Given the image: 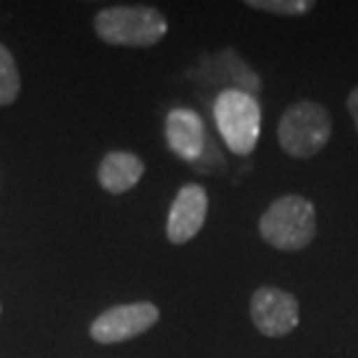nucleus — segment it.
I'll use <instances>...</instances> for the list:
<instances>
[{
  "label": "nucleus",
  "mask_w": 358,
  "mask_h": 358,
  "mask_svg": "<svg viewBox=\"0 0 358 358\" xmlns=\"http://www.w3.org/2000/svg\"><path fill=\"white\" fill-rule=\"evenodd\" d=\"M266 245L279 252H300L317 238V210L305 196H282L259 219Z\"/></svg>",
  "instance_id": "f257e3e1"
},
{
  "label": "nucleus",
  "mask_w": 358,
  "mask_h": 358,
  "mask_svg": "<svg viewBox=\"0 0 358 358\" xmlns=\"http://www.w3.org/2000/svg\"><path fill=\"white\" fill-rule=\"evenodd\" d=\"M93 26L100 40L119 47H152L168 33L166 17L145 5L105 7L96 14Z\"/></svg>",
  "instance_id": "f03ea898"
},
{
  "label": "nucleus",
  "mask_w": 358,
  "mask_h": 358,
  "mask_svg": "<svg viewBox=\"0 0 358 358\" xmlns=\"http://www.w3.org/2000/svg\"><path fill=\"white\" fill-rule=\"evenodd\" d=\"M333 135V119L321 103L300 100L284 110L277 124L282 152L291 159H312L328 145Z\"/></svg>",
  "instance_id": "7ed1b4c3"
},
{
  "label": "nucleus",
  "mask_w": 358,
  "mask_h": 358,
  "mask_svg": "<svg viewBox=\"0 0 358 358\" xmlns=\"http://www.w3.org/2000/svg\"><path fill=\"white\" fill-rule=\"evenodd\" d=\"M214 121L233 154L249 156L259 145L261 105L252 93L240 89L221 91L214 100Z\"/></svg>",
  "instance_id": "20e7f679"
},
{
  "label": "nucleus",
  "mask_w": 358,
  "mask_h": 358,
  "mask_svg": "<svg viewBox=\"0 0 358 358\" xmlns=\"http://www.w3.org/2000/svg\"><path fill=\"white\" fill-rule=\"evenodd\" d=\"M249 314L256 331L266 338H284L296 331L300 321V305L293 293L277 286H261L254 291Z\"/></svg>",
  "instance_id": "39448f33"
},
{
  "label": "nucleus",
  "mask_w": 358,
  "mask_h": 358,
  "mask_svg": "<svg viewBox=\"0 0 358 358\" xmlns=\"http://www.w3.org/2000/svg\"><path fill=\"white\" fill-rule=\"evenodd\" d=\"M159 307L152 303L117 305L103 312L91 324V338L100 345H119L147 333L159 321Z\"/></svg>",
  "instance_id": "423d86ee"
},
{
  "label": "nucleus",
  "mask_w": 358,
  "mask_h": 358,
  "mask_svg": "<svg viewBox=\"0 0 358 358\" xmlns=\"http://www.w3.org/2000/svg\"><path fill=\"white\" fill-rule=\"evenodd\" d=\"M207 207H210V200H207V191L203 186H182L168 214V240L173 245H186L189 240L196 238L207 219Z\"/></svg>",
  "instance_id": "0eeeda50"
},
{
  "label": "nucleus",
  "mask_w": 358,
  "mask_h": 358,
  "mask_svg": "<svg viewBox=\"0 0 358 358\" xmlns=\"http://www.w3.org/2000/svg\"><path fill=\"white\" fill-rule=\"evenodd\" d=\"M166 140L170 152L182 161L196 163L207 147L203 119L189 107H175L166 119Z\"/></svg>",
  "instance_id": "6e6552de"
},
{
  "label": "nucleus",
  "mask_w": 358,
  "mask_h": 358,
  "mask_svg": "<svg viewBox=\"0 0 358 358\" xmlns=\"http://www.w3.org/2000/svg\"><path fill=\"white\" fill-rule=\"evenodd\" d=\"M145 175V163L135 154L128 152H110L100 161L98 182L110 193H126Z\"/></svg>",
  "instance_id": "1a4fd4ad"
},
{
  "label": "nucleus",
  "mask_w": 358,
  "mask_h": 358,
  "mask_svg": "<svg viewBox=\"0 0 358 358\" xmlns=\"http://www.w3.org/2000/svg\"><path fill=\"white\" fill-rule=\"evenodd\" d=\"M19 70L7 47L0 45V105H12L19 96Z\"/></svg>",
  "instance_id": "9d476101"
},
{
  "label": "nucleus",
  "mask_w": 358,
  "mask_h": 358,
  "mask_svg": "<svg viewBox=\"0 0 358 358\" xmlns=\"http://www.w3.org/2000/svg\"><path fill=\"white\" fill-rule=\"evenodd\" d=\"M247 5L254 7V10L282 14V17H300V14L314 10L312 0H249Z\"/></svg>",
  "instance_id": "9b49d317"
},
{
  "label": "nucleus",
  "mask_w": 358,
  "mask_h": 358,
  "mask_svg": "<svg viewBox=\"0 0 358 358\" xmlns=\"http://www.w3.org/2000/svg\"><path fill=\"white\" fill-rule=\"evenodd\" d=\"M347 110L349 114H352V119H354V126H356V131H358V87L349 93V98H347Z\"/></svg>",
  "instance_id": "f8f14e48"
}]
</instances>
